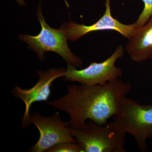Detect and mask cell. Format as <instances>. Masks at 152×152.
Masks as SVG:
<instances>
[{"mask_svg": "<svg viewBox=\"0 0 152 152\" xmlns=\"http://www.w3.org/2000/svg\"><path fill=\"white\" fill-rule=\"evenodd\" d=\"M69 129L83 152H125L126 133L112 122L99 125L89 120L83 127Z\"/></svg>", "mask_w": 152, "mask_h": 152, "instance_id": "obj_4", "label": "cell"}, {"mask_svg": "<svg viewBox=\"0 0 152 152\" xmlns=\"http://www.w3.org/2000/svg\"><path fill=\"white\" fill-rule=\"evenodd\" d=\"M48 152H83V149L77 142H66L56 145L47 151Z\"/></svg>", "mask_w": 152, "mask_h": 152, "instance_id": "obj_11", "label": "cell"}, {"mask_svg": "<svg viewBox=\"0 0 152 152\" xmlns=\"http://www.w3.org/2000/svg\"><path fill=\"white\" fill-rule=\"evenodd\" d=\"M105 11L100 18L90 26L79 24L75 22H65L61 28L65 33L68 40L74 42L88 33L104 31L118 32L129 39L137 29L135 23L126 25L121 23L112 16L110 0H105Z\"/></svg>", "mask_w": 152, "mask_h": 152, "instance_id": "obj_7", "label": "cell"}, {"mask_svg": "<svg viewBox=\"0 0 152 152\" xmlns=\"http://www.w3.org/2000/svg\"><path fill=\"white\" fill-rule=\"evenodd\" d=\"M31 124L39 132V138L31 148L32 152H43L58 144L66 142H77L69 129V122H63L56 112L51 116L45 117L39 113L30 116Z\"/></svg>", "mask_w": 152, "mask_h": 152, "instance_id": "obj_6", "label": "cell"}, {"mask_svg": "<svg viewBox=\"0 0 152 152\" xmlns=\"http://www.w3.org/2000/svg\"><path fill=\"white\" fill-rule=\"evenodd\" d=\"M121 1H127V0H121ZM130 1H135V0H130Z\"/></svg>", "mask_w": 152, "mask_h": 152, "instance_id": "obj_13", "label": "cell"}, {"mask_svg": "<svg viewBox=\"0 0 152 152\" xmlns=\"http://www.w3.org/2000/svg\"><path fill=\"white\" fill-rule=\"evenodd\" d=\"M126 52L131 59L141 63L152 58V16L148 21L137 28L128 39Z\"/></svg>", "mask_w": 152, "mask_h": 152, "instance_id": "obj_9", "label": "cell"}, {"mask_svg": "<svg viewBox=\"0 0 152 152\" xmlns=\"http://www.w3.org/2000/svg\"><path fill=\"white\" fill-rule=\"evenodd\" d=\"M124 55V50L121 45L110 56L102 62H93L87 67L80 70L75 66L68 64L64 80L93 86L104 84L119 79L123 72L121 68L115 66V63Z\"/></svg>", "mask_w": 152, "mask_h": 152, "instance_id": "obj_5", "label": "cell"}, {"mask_svg": "<svg viewBox=\"0 0 152 152\" xmlns=\"http://www.w3.org/2000/svg\"><path fill=\"white\" fill-rule=\"evenodd\" d=\"M142 1L144 3V8L134 23L137 28L145 24L152 16V0Z\"/></svg>", "mask_w": 152, "mask_h": 152, "instance_id": "obj_10", "label": "cell"}, {"mask_svg": "<svg viewBox=\"0 0 152 152\" xmlns=\"http://www.w3.org/2000/svg\"><path fill=\"white\" fill-rule=\"evenodd\" d=\"M16 1L19 5L21 6L26 5V3H25L24 0H16Z\"/></svg>", "mask_w": 152, "mask_h": 152, "instance_id": "obj_12", "label": "cell"}, {"mask_svg": "<svg viewBox=\"0 0 152 152\" xmlns=\"http://www.w3.org/2000/svg\"><path fill=\"white\" fill-rule=\"evenodd\" d=\"M37 14L41 25L40 33L36 36L20 34L18 36L19 39L27 44L29 48L37 54L41 61L45 60L44 54L45 52H54L61 56L68 65L81 68L83 61L71 51L64 31L61 28L55 29L50 27L47 23L40 4L37 10Z\"/></svg>", "mask_w": 152, "mask_h": 152, "instance_id": "obj_3", "label": "cell"}, {"mask_svg": "<svg viewBox=\"0 0 152 152\" xmlns=\"http://www.w3.org/2000/svg\"><path fill=\"white\" fill-rule=\"evenodd\" d=\"M131 87L130 83L119 79L102 85H69L66 94L48 104L67 113L73 129L83 127L88 120L103 125L118 113Z\"/></svg>", "mask_w": 152, "mask_h": 152, "instance_id": "obj_1", "label": "cell"}, {"mask_svg": "<svg viewBox=\"0 0 152 152\" xmlns=\"http://www.w3.org/2000/svg\"><path fill=\"white\" fill-rule=\"evenodd\" d=\"M66 69L64 68H51L45 71H38L39 80L34 86L28 89H23L15 87L12 90L15 97L24 102L25 111L22 119V127L26 129L31 124L30 108L35 102H45L50 96L51 87L57 78L64 77Z\"/></svg>", "mask_w": 152, "mask_h": 152, "instance_id": "obj_8", "label": "cell"}, {"mask_svg": "<svg viewBox=\"0 0 152 152\" xmlns=\"http://www.w3.org/2000/svg\"><path fill=\"white\" fill-rule=\"evenodd\" d=\"M113 120L112 122L120 130L134 138L140 151H147V140L152 138V104H140L124 97Z\"/></svg>", "mask_w": 152, "mask_h": 152, "instance_id": "obj_2", "label": "cell"}]
</instances>
